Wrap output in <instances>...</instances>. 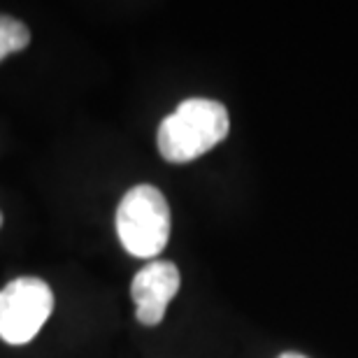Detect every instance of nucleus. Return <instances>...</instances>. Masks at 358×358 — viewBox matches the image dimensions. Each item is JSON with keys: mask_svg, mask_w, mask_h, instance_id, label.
<instances>
[{"mask_svg": "<svg viewBox=\"0 0 358 358\" xmlns=\"http://www.w3.org/2000/svg\"><path fill=\"white\" fill-rule=\"evenodd\" d=\"M54 312V293L38 277L12 279L0 289V338L7 345H26Z\"/></svg>", "mask_w": 358, "mask_h": 358, "instance_id": "3", "label": "nucleus"}, {"mask_svg": "<svg viewBox=\"0 0 358 358\" xmlns=\"http://www.w3.org/2000/svg\"><path fill=\"white\" fill-rule=\"evenodd\" d=\"M0 224H3V214H0Z\"/></svg>", "mask_w": 358, "mask_h": 358, "instance_id": "7", "label": "nucleus"}, {"mask_svg": "<svg viewBox=\"0 0 358 358\" xmlns=\"http://www.w3.org/2000/svg\"><path fill=\"white\" fill-rule=\"evenodd\" d=\"M28 42H31V31L26 28V24H21L14 17H7V14H0V61L14 52L26 49Z\"/></svg>", "mask_w": 358, "mask_h": 358, "instance_id": "5", "label": "nucleus"}, {"mask_svg": "<svg viewBox=\"0 0 358 358\" xmlns=\"http://www.w3.org/2000/svg\"><path fill=\"white\" fill-rule=\"evenodd\" d=\"M228 110L217 100L189 98L161 121L159 152L168 163H191L226 140Z\"/></svg>", "mask_w": 358, "mask_h": 358, "instance_id": "1", "label": "nucleus"}, {"mask_svg": "<svg viewBox=\"0 0 358 358\" xmlns=\"http://www.w3.org/2000/svg\"><path fill=\"white\" fill-rule=\"evenodd\" d=\"M277 358H307V356H303V354H296V352H286V354L277 356Z\"/></svg>", "mask_w": 358, "mask_h": 358, "instance_id": "6", "label": "nucleus"}, {"mask_svg": "<svg viewBox=\"0 0 358 358\" xmlns=\"http://www.w3.org/2000/svg\"><path fill=\"white\" fill-rule=\"evenodd\" d=\"M179 284H182V277H179L177 266L170 261H152L135 275L131 284V298L138 305L135 317L140 324H161L170 300L177 296Z\"/></svg>", "mask_w": 358, "mask_h": 358, "instance_id": "4", "label": "nucleus"}, {"mask_svg": "<svg viewBox=\"0 0 358 358\" xmlns=\"http://www.w3.org/2000/svg\"><path fill=\"white\" fill-rule=\"evenodd\" d=\"M117 233L124 249L135 259H156L170 242V207L152 184H138L121 198Z\"/></svg>", "mask_w": 358, "mask_h": 358, "instance_id": "2", "label": "nucleus"}]
</instances>
